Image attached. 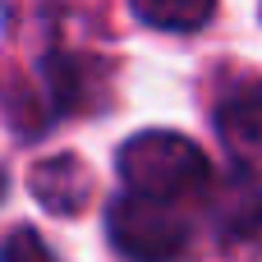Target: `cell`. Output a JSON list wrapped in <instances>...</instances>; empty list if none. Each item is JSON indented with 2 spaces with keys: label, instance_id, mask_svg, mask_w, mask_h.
Returning a JSON list of instances; mask_svg holds the SVG:
<instances>
[{
  "label": "cell",
  "instance_id": "2",
  "mask_svg": "<svg viewBox=\"0 0 262 262\" xmlns=\"http://www.w3.org/2000/svg\"><path fill=\"white\" fill-rule=\"evenodd\" d=\"M106 230H111V244L129 262H175L184 253V239H189V226L166 203H152L138 193L111 203Z\"/></svg>",
  "mask_w": 262,
  "mask_h": 262
},
{
  "label": "cell",
  "instance_id": "5",
  "mask_svg": "<svg viewBox=\"0 0 262 262\" xmlns=\"http://www.w3.org/2000/svg\"><path fill=\"white\" fill-rule=\"evenodd\" d=\"M216 129L226 138V152L244 170L262 175V83H249V88L226 97V106L216 115Z\"/></svg>",
  "mask_w": 262,
  "mask_h": 262
},
{
  "label": "cell",
  "instance_id": "7",
  "mask_svg": "<svg viewBox=\"0 0 262 262\" xmlns=\"http://www.w3.org/2000/svg\"><path fill=\"white\" fill-rule=\"evenodd\" d=\"M0 262H55L51 249L37 239V230H14L5 244H0Z\"/></svg>",
  "mask_w": 262,
  "mask_h": 262
},
{
  "label": "cell",
  "instance_id": "6",
  "mask_svg": "<svg viewBox=\"0 0 262 262\" xmlns=\"http://www.w3.org/2000/svg\"><path fill=\"white\" fill-rule=\"evenodd\" d=\"M134 14L166 32H193L216 14V0H129Z\"/></svg>",
  "mask_w": 262,
  "mask_h": 262
},
{
  "label": "cell",
  "instance_id": "1",
  "mask_svg": "<svg viewBox=\"0 0 262 262\" xmlns=\"http://www.w3.org/2000/svg\"><path fill=\"white\" fill-rule=\"evenodd\" d=\"M120 180L138 193V198H152V203H170V198H189L198 193L212 170H207V157L198 152V143H189L184 134L175 129H147V134H134L124 147H120Z\"/></svg>",
  "mask_w": 262,
  "mask_h": 262
},
{
  "label": "cell",
  "instance_id": "4",
  "mask_svg": "<svg viewBox=\"0 0 262 262\" xmlns=\"http://www.w3.org/2000/svg\"><path fill=\"white\" fill-rule=\"evenodd\" d=\"M28 189H32V198H37L46 212L74 216V212H83V203L92 198V175H88V166H83L78 157L60 152V157H46V161L32 166Z\"/></svg>",
  "mask_w": 262,
  "mask_h": 262
},
{
  "label": "cell",
  "instance_id": "3",
  "mask_svg": "<svg viewBox=\"0 0 262 262\" xmlns=\"http://www.w3.org/2000/svg\"><path fill=\"white\" fill-rule=\"evenodd\" d=\"M51 101L60 111H97L111 88V64L92 55H51L46 60Z\"/></svg>",
  "mask_w": 262,
  "mask_h": 262
}]
</instances>
